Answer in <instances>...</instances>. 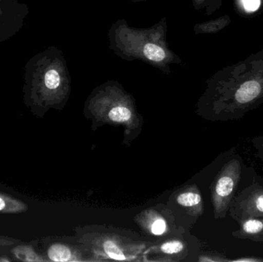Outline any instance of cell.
Returning <instances> with one entry per match:
<instances>
[{
    "instance_id": "cell-11",
    "label": "cell",
    "mask_w": 263,
    "mask_h": 262,
    "mask_svg": "<svg viewBox=\"0 0 263 262\" xmlns=\"http://www.w3.org/2000/svg\"><path fill=\"white\" fill-rule=\"evenodd\" d=\"M231 23V17L229 15H223L214 19L196 23L193 27V32L195 35L218 33L230 26Z\"/></svg>"
},
{
    "instance_id": "cell-6",
    "label": "cell",
    "mask_w": 263,
    "mask_h": 262,
    "mask_svg": "<svg viewBox=\"0 0 263 262\" xmlns=\"http://www.w3.org/2000/svg\"><path fill=\"white\" fill-rule=\"evenodd\" d=\"M229 213L238 223L253 218H263V187L254 182L234 196Z\"/></svg>"
},
{
    "instance_id": "cell-9",
    "label": "cell",
    "mask_w": 263,
    "mask_h": 262,
    "mask_svg": "<svg viewBox=\"0 0 263 262\" xmlns=\"http://www.w3.org/2000/svg\"><path fill=\"white\" fill-rule=\"evenodd\" d=\"M176 203L182 207L189 209L194 216L199 217L203 213L202 195L196 186L184 189L176 197Z\"/></svg>"
},
{
    "instance_id": "cell-18",
    "label": "cell",
    "mask_w": 263,
    "mask_h": 262,
    "mask_svg": "<svg viewBox=\"0 0 263 262\" xmlns=\"http://www.w3.org/2000/svg\"><path fill=\"white\" fill-rule=\"evenodd\" d=\"M230 262H261L263 261L262 258H256V257H246V258H238L236 259H229Z\"/></svg>"
},
{
    "instance_id": "cell-3",
    "label": "cell",
    "mask_w": 263,
    "mask_h": 262,
    "mask_svg": "<svg viewBox=\"0 0 263 262\" xmlns=\"http://www.w3.org/2000/svg\"><path fill=\"white\" fill-rule=\"evenodd\" d=\"M86 109L101 121L124 126L126 132L139 126L133 95L117 81L110 80L96 88L86 101Z\"/></svg>"
},
{
    "instance_id": "cell-15",
    "label": "cell",
    "mask_w": 263,
    "mask_h": 262,
    "mask_svg": "<svg viewBox=\"0 0 263 262\" xmlns=\"http://www.w3.org/2000/svg\"><path fill=\"white\" fill-rule=\"evenodd\" d=\"M224 0H192L196 10H204L206 15H211L219 10Z\"/></svg>"
},
{
    "instance_id": "cell-2",
    "label": "cell",
    "mask_w": 263,
    "mask_h": 262,
    "mask_svg": "<svg viewBox=\"0 0 263 262\" xmlns=\"http://www.w3.org/2000/svg\"><path fill=\"white\" fill-rule=\"evenodd\" d=\"M166 17L148 28H136L124 18L118 19L108 32L109 49L126 61L142 62L160 70L172 73V65H182V58L175 53L167 42Z\"/></svg>"
},
{
    "instance_id": "cell-17",
    "label": "cell",
    "mask_w": 263,
    "mask_h": 262,
    "mask_svg": "<svg viewBox=\"0 0 263 262\" xmlns=\"http://www.w3.org/2000/svg\"><path fill=\"white\" fill-rule=\"evenodd\" d=\"M251 143L256 149L257 156L263 159V135L253 137L251 139Z\"/></svg>"
},
{
    "instance_id": "cell-13",
    "label": "cell",
    "mask_w": 263,
    "mask_h": 262,
    "mask_svg": "<svg viewBox=\"0 0 263 262\" xmlns=\"http://www.w3.org/2000/svg\"><path fill=\"white\" fill-rule=\"evenodd\" d=\"M155 252L166 257H179L187 251V244L180 238H172L163 241Z\"/></svg>"
},
{
    "instance_id": "cell-19",
    "label": "cell",
    "mask_w": 263,
    "mask_h": 262,
    "mask_svg": "<svg viewBox=\"0 0 263 262\" xmlns=\"http://www.w3.org/2000/svg\"><path fill=\"white\" fill-rule=\"evenodd\" d=\"M147 0H132V2L134 3H142V2H145Z\"/></svg>"
},
{
    "instance_id": "cell-16",
    "label": "cell",
    "mask_w": 263,
    "mask_h": 262,
    "mask_svg": "<svg viewBox=\"0 0 263 262\" xmlns=\"http://www.w3.org/2000/svg\"><path fill=\"white\" fill-rule=\"evenodd\" d=\"M262 0H236V9L239 14L254 13L260 7Z\"/></svg>"
},
{
    "instance_id": "cell-7",
    "label": "cell",
    "mask_w": 263,
    "mask_h": 262,
    "mask_svg": "<svg viewBox=\"0 0 263 262\" xmlns=\"http://www.w3.org/2000/svg\"><path fill=\"white\" fill-rule=\"evenodd\" d=\"M138 223L144 230L154 236H162L170 231L166 218L153 209L145 211L139 215Z\"/></svg>"
},
{
    "instance_id": "cell-12",
    "label": "cell",
    "mask_w": 263,
    "mask_h": 262,
    "mask_svg": "<svg viewBox=\"0 0 263 262\" xmlns=\"http://www.w3.org/2000/svg\"><path fill=\"white\" fill-rule=\"evenodd\" d=\"M27 204L9 194L0 192V214H20L27 212Z\"/></svg>"
},
{
    "instance_id": "cell-14",
    "label": "cell",
    "mask_w": 263,
    "mask_h": 262,
    "mask_svg": "<svg viewBox=\"0 0 263 262\" xmlns=\"http://www.w3.org/2000/svg\"><path fill=\"white\" fill-rule=\"evenodd\" d=\"M14 256L20 260L24 261H45L46 259L42 258L29 246H17L12 250Z\"/></svg>"
},
{
    "instance_id": "cell-10",
    "label": "cell",
    "mask_w": 263,
    "mask_h": 262,
    "mask_svg": "<svg viewBox=\"0 0 263 262\" xmlns=\"http://www.w3.org/2000/svg\"><path fill=\"white\" fill-rule=\"evenodd\" d=\"M46 256L49 261L57 262L83 261L81 254L73 246L63 243H52L48 245Z\"/></svg>"
},
{
    "instance_id": "cell-4",
    "label": "cell",
    "mask_w": 263,
    "mask_h": 262,
    "mask_svg": "<svg viewBox=\"0 0 263 262\" xmlns=\"http://www.w3.org/2000/svg\"><path fill=\"white\" fill-rule=\"evenodd\" d=\"M242 158H230L215 177L211 187V199L216 220L224 219L241 179Z\"/></svg>"
},
{
    "instance_id": "cell-1",
    "label": "cell",
    "mask_w": 263,
    "mask_h": 262,
    "mask_svg": "<svg viewBox=\"0 0 263 262\" xmlns=\"http://www.w3.org/2000/svg\"><path fill=\"white\" fill-rule=\"evenodd\" d=\"M263 104V49L215 72L198 103L213 122L240 120Z\"/></svg>"
},
{
    "instance_id": "cell-8",
    "label": "cell",
    "mask_w": 263,
    "mask_h": 262,
    "mask_svg": "<svg viewBox=\"0 0 263 262\" xmlns=\"http://www.w3.org/2000/svg\"><path fill=\"white\" fill-rule=\"evenodd\" d=\"M239 225V229L232 233L234 238L262 243L263 218H248L240 221Z\"/></svg>"
},
{
    "instance_id": "cell-5",
    "label": "cell",
    "mask_w": 263,
    "mask_h": 262,
    "mask_svg": "<svg viewBox=\"0 0 263 262\" xmlns=\"http://www.w3.org/2000/svg\"><path fill=\"white\" fill-rule=\"evenodd\" d=\"M82 239L94 255L117 261L134 260L145 247L143 244L133 243L115 233H89Z\"/></svg>"
}]
</instances>
